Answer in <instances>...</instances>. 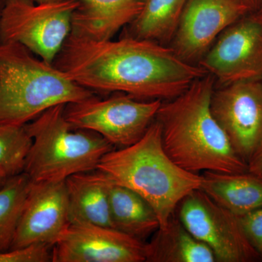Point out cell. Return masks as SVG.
Returning a JSON list of instances; mask_svg holds the SVG:
<instances>
[{"label": "cell", "instance_id": "cell-9", "mask_svg": "<svg viewBox=\"0 0 262 262\" xmlns=\"http://www.w3.org/2000/svg\"><path fill=\"white\" fill-rule=\"evenodd\" d=\"M222 85L261 79L262 14L251 12L229 26L199 61Z\"/></svg>", "mask_w": 262, "mask_h": 262}, {"label": "cell", "instance_id": "cell-4", "mask_svg": "<svg viewBox=\"0 0 262 262\" xmlns=\"http://www.w3.org/2000/svg\"><path fill=\"white\" fill-rule=\"evenodd\" d=\"M19 43L0 44V122L25 125L48 108L94 96Z\"/></svg>", "mask_w": 262, "mask_h": 262}, {"label": "cell", "instance_id": "cell-24", "mask_svg": "<svg viewBox=\"0 0 262 262\" xmlns=\"http://www.w3.org/2000/svg\"><path fill=\"white\" fill-rule=\"evenodd\" d=\"M248 171L262 178V142L248 160Z\"/></svg>", "mask_w": 262, "mask_h": 262}, {"label": "cell", "instance_id": "cell-8", "mask_svg": "<svg viewBox=\"0 0 262 262\" xmlns=\"http://www.w3.org/2000/svg\"><path fill=\"white\" fill-rule=\"evenodd\" d=\"M177 210L179 220L211 250L215 261H261L245 236L237 215L217 204L201 189L187 194Z\"/></svg>", "mask_w": 262, "mask_h": 262}, {"label": "cell", "instance_id": "cell-27", "mask_svg": "<svg viewBox=\"0 0 262 262\" xmlns=\"http://www.w3.org/2000/svg\"><path fill=\"white\" fill-rule=\"evenodd\" d=\"M5 3V0H0V15H1L2 12H3V8H4Z\"/></svg>", "mask_w": 262, "mask_h": 262}, {"label": "cell", "instance_id": "cell-5", "mask_svg": "<svg viewBox=\"0 0 262 262\" xmlns=\"http://www.w3.org/2000/svg\"><path fill=\"white\" fill-rule=\"evenodd\" d=\"M65 105L48 108L26 125L32 144L24 172L32 182H63L74 174L93 171L115 149L97 133L72 127L65 117Z\"/></svg>", "mask_w": 262, "mask_h": 262}, {"label": "cell", "instance_id": "cell-2", "mask_svg": "<svg viewBox=\"0 0 262 262\" xmlns=\"http://www.w3.org/2000/svg\"><path fill=\"white\" fill-rule=\"evenodd\" d=\"M213 90L214 78L207 74L177 97L162 102L155 120L161 127L164 149L192 173L248 171L211 113Z\"/></svg>", "mask_w": 262, "mask_h": 262}, {"label": "cell", "instance_id": "cell-3", "mask_svg": "<svg viewBox=\"0 0 262 262\" xmlns=\"http://www.w3.org/2000/svg\"><path fill=\"white\" fill-rule=\"evenodd\" d=\"M97 170L151 205L160 227L167 225L181 201L200 189L201 175L184 170L164 149L161 127L155 120L140 140L104 155Z\"/></svg>", "mask_w": 262, "mask_h": 262}, {"label": "cell", "instance_id": "cell-14", "mask_svg": "<svg viewBox=\"0 0 262 262\" xmlns=\"http://www.w3.org/2000/svg\"><path fill=\"white\" fill-rule=\"evenodd\" d=\"M71 34L103 41L113 39L124 27L135 20L144 0H76Z\"/></svg>", "mask_w": 262, "mask_h": 262}, {"label": "cell", "instance_id": "cell-30", "mask_svg": "<svg viewBox=\"0 0 262 262\" xmlns=\"http://www.w3.org/2000/svg\"><path fill=\"white\" fill-rule=\"evenodd\" d=\"M261 81H262V76H261Z\"/></svg>", "mask_w": 262, "mask_h": 262}, {"label": "cell", "instance_id": "cell-1", "mask_svg": "<svg viewBox=\"0 0 262 262\" xmlns=\"http://www.w3.org/2000/svg\"><path fill=\"white\" fill-rule=\"evenodd\" d=\"M53 64L96 93H120L139 100H171L207 75L172 48L130 37L97 41L70 34Z\"/></svg>", "mask_w": 262, "mask_h": 262}, {"label": "cell", "instance_id": "cell-26", "mask_svg": "<svg viewBox=\"0 0 262 262\" xmlns=\"http://www.w3.org/2000/svg\"><path fill=\"white\" fill-rule=\"evenodd\" d=\"M34 1L37 4H47V3H58L63 0H34Z\"/></svg>", "mask_w": 262, "mask_h": 262}, {"label": "cell", "instance_id": "cell-16", "mask_svg": "<svg viewBox=\"0 0 262 262\" xmlns=\"http://www.w3.org/2000/svg\"><path fill=\"white\" fill-rule=\"evenodd\" d=\"M201 177L200 189L237 216L262 206V178L251 172L205 171Z\"/></svg>", "mask_w": 262, "mask_h": 262}, {"label": "cell", "instance_id": "cell-13", "mask_svg": "<svg viewBox=\"0 0 262 262\" xmlns=\"http://www.w3.org/2000/svg\"><path fill=\"white\" fill-rule=\"evenodd\" d=\"M69 225L65 181H32L11 249L34 244L53 247Z\"/></svg>", "mask_w": 262, "mask_h": 262}, {"label": "cell", "instance_id": "cell-21", "mask_svg": "<svg viewBox=\"0 0 262 262\" xmlns=\"http://www.w3.org/2000/svg\"><path fill=\"white\" fill-rule=\"evenodd\" d=\"M32 144L26 125L0 122V175L8 179L23 173Z\"/></svg>", "mask_w": 262, "mask_h": 262}, {"label": "cell", "instance_id": "cell-22", "mask_svg": "<svg viewBox=\"0 0 262 262\" xmlns=\"http://www.w3.org/2000/svg\"><path fill=\"white\" fill-rule=\"evenodd\" d=\"M52 261V246L34 244L0 253V262Z\"/></svg>", "mask_w": 262, "mask_h": 262}, {"label": "cell", "instance_id": "cell-20", "mask_svg": "<svg viewBox=\"0 0 262 262\" xmlns=\"http://www.w3.org/2000/svg\"><path fill=\"white\" fill-rule=\"evenodd\" d=\"M31 184L23 172L7 179L0 187V253L11 249Z\"/></svg>", "mask_w": 262, "mask_h": 262}, {"label": "cell", "instance_id": "cell-25", "mask_svg": "<svg viewBox=\"0 0 262 262\" xmlns=\"http://www.w3.org/2000/svg\"><path fill=\"white\" fill-rule=\"evenodd\" d=\"M252 11L257 10L261 5V0H241Z\"/></svg>", "mask_w": 262, "mask_h": 262}, {"label": "cell", "instance_id": "cell-10", "mask_svg": "<svg viewBox=\"0 0 262 262\" xmlns=\"http://www.w3.org/2000/svg\"><path fill=\"white\" fill-rule=\"evenodd\" d=\"M211 110L235 152L247 164L262 142L261 79L213 90Z\"/></svg>", "mask_w": 262, "mask_h": 262}, {"label": "cell", "instance_id": "cell-18", "mask_svg": "<svg viewBox=\"0 0 262 262\" xmlns=\"http://www.w3.org/2000/svg\"><path fill=\"white\" fill-rule=\"evenodd\" d=\"M110 180L108 206L111 227L144 241L159 229L160 222L155 210L134 191Z\"/></svg>", "mask_w": 262, "mask_h": 262}, {"label": "cell", "instance_id": "cell-11", "mask_svg": "<svg viewBox=\"0 0 262 262\" xmlns=\"http://www.w3.org/2000/svg\"><path fill=\"white\" fill-rule=\"evenodd\" d=\"M53 262H144L146 243L112 227L70 224L52 247Z\"/></svg>", "mask_w": 262, "mask_h": 262}, {"label": "cell", "instance_id": "cell-7", "mask_svg": "<svg viewBox=\"0 0 262 262\" xmlns=\"http://www.w3.org/2000/svg\"><path fill=\"white\" fill-rule=\"evenodd\" d=\"M106 99L96 95L65 105L66 119L72 127L94 131L124 148L140 140L155 120L161 100H139L118 93Z\"/></svg>", "mask_w": 262, "mask_h": 262}, {"label": "cell", "instance_id": "cell-12", "mask_svg": "<svg viewBox=\"0 0 262 262\" xmlns=\"http://www.w3.org/2000/svg\"><path fill=\"white\" fill-rule=\"evenodd\" d=\"M250 12L241 0H187L171 48L182 60L194 64L226 29Z\"/></svg>", "mask_w": 262, "mask_h": 262}, {"label": "cell", "instance_id": "cell-19", "mask_svg": "<svg viewBox=\"0 0 262 262\" xmlns=\"http://www.w3.org/2000/svg\"><path fill=\"white\" fill-rule=\"evenodd\" d=\"M187 0H144L142 9L127 26L124 37L163 43L172 40Z\"/></svg>", "mask_w": 262, "mask_h": 262}, {"label": "cell", "instance_id": "cell-28", "mask_svg": "<svg viewBox=\"0 0 262 262\" xmlns=\"http://www.w3.org/2000/svg\"><path fill=\"white\" fill-rule=\"evenodd\" d=\"M7 178H5V177H3V176L0 175V187H1L2 185H3V184H4V182H5V180H6Z\"/></svg>", "mask_w": 262, "mask_h": 262}, {"label": "cell", "instance_id": "cell-23", "mask_svg": "<svg viewBox=\"0 0 262 262\" xmlns=\"http://www.w3.org/2000/svg\"><path fill=\"white\" fill-rule=\"evenodd\" d=\"M237 219L245 236L262 261V206Z\"/></svg>", "mask_w": 262, "mask_h": 262}, {"label": "cell", "instance_id": "cell-15", "mask_svg": "<svg viewBox=\"0 0 262 262\" xmlns=\"http://www.w3.org/2000/svg\"><path fill=\"white\" fill-rule=\"evenodd\" d=\"M110 183L107 176L97 169L74 174L66 179L70 224L112 227L108 206Z\"/></svg>", "mask_w": 262, "mask_h": 262}, {"label": "cell", "instance_id": "cell-29", "mask_svg": "<svg viewBox=\"0 0 262 262\" xmlns=\"http://www.w3.org/2000/svg\"><path fill=\"white\" fill-rule=\"evenodd\" d=\"M258 12H259V13H261V14H262V0L261 5H260L259 10H258Z\"/></svg>", "mask_w": 262, "mask_h": 262}, {"label": "cell", "instance_id": "cell-17", "mask_svg": "<svg viewBox=\"0 0 262 262\" xmlns=\"http://www.w3.org/2000/svg\"><path fill=\"white\" fill-rule=\"evenodd\" d=\"M146 262H216L206 244L192 235L177 215L146 243Z\"/></svg>", "mask_w": 262, "mask_h": 262}, {"label": "cell", "instance_id": "cell-6", "mask_svg": "<svg viewBox=\"0 0 262 262\" xmlns=\"http://www.w3.org/2000/svg\"><path fill=\"white\" fill-rule=\"evenodd\" d=\"M78 3L63 0L37 4L34 0H5L0 15V44L19 43L53 63L72 32Z\"/></svg>", "mask_w": 262, "mask_h": 262}]
</instances>
